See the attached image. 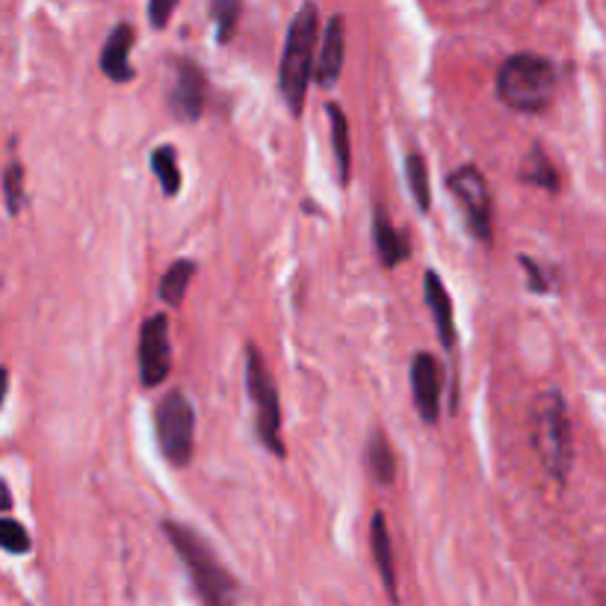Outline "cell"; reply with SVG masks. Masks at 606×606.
<instances>
[{"mask_svg": "<svg viewBox=\"0 0 606 606\" xmlns=\"http://www.w3.org/2000/svg\"><path fill=\"white\" fill-rule=\"evenodd\" d=\"M530 432L547 473L560 482L568 480L571 464H574V441H571L568 408L560 390H547L542 397H535L530 411Z\"/></svg>", "mask_w": 606, "mask_h": 606, "instance_id": "6da1fadb", "label": "cell"}, {"mask_svg": "<svg viewBox=\"0 0 606 606\" xmlns=\"http://www.w3.org/2000/svg\"><path fill=\"white\" fill-rule=\"evenodd\" d=\"M317 7L309 3L296 12V19L288 30L284 56H281L279 90L281 98L288 101L293 116L305 109V92H309L311 72H314V48H317Z\"/></svg>", "mask_w": 606, "mask_h": 606, "instance_id": "7a4b0ae2", "label": "cell"}, {"mask_svg": "<svg viewBox=\"0 0 606 606\" xmlns=\"http://www.w3.org/2000/svg\"><path fill=\"white\" fill-rule=\"evenodd\" d=\"M556 92V69L551 60L535 54H515L500 65L498 95L518 113H542L551 107Z\"/></svg>", "mask_w": 606, "mask_h": 606, "instance_id": "3957f363", "label": "cell"}, {"mask_svg": "<svg viewBox=\"0 0 606 606\" xmlns=\"http://www.w3.org/2000/svg\"><path fill=\"white\" fill-rule=\"evenodd\" d=\"M166 533L173 539L175 551L184 560V565L190 568V577L199 588L201 600L208 606H234L237 600V586L231 574L222 568V562L213 556V551L208 547L205 539L187 530L184 524H166Z\"/></svg>", "mask_w": 606, "mask_h": 606, "instance_id": "277c9868", "label": "cell"}, {"mask_svg": "<svg viewBox=\"0 0 606 606\" xmlns=\"http://www.w3.org/2000/svg\"><path fill=\"white\" fill-rule=\"evenodd\" d=\"M245 382H249V394L254 399V424H258V438L272 456H284V441H281V408L279 390L272 385L270 370L263 364L261 353L249 346L245 355Z\"/></svg>", "mask_w": 606, "mask_h": 606, "instance_id": "5b68a950", "label": "cell"}, {"mask_svg": "<svg viewBox=\"0 0 606 606\" xmlns=\"http://www.w3.org/2000/svg\"><path fill=\"white\" fill-rule=\"evenodd\" d=\"M157 438L160 450L175 468L190 464L192 443H196V415H192L190 399L173 390L157 408Z\"/></svg>", "mask_w": 606, "mask_h": 606, "instance_id": "8992f818", "label": "cell"}, {"mask_svg": "<svg viewBox=\"0 0 606 606\" xmlns=\"http://www.w3.org/2000/svg\"><path fill=\"white\" fill-rule=\"evenodd\" d=\"M447 187H450L452 199L459 201V208L468 217V226L482 243H491V231H494V217H491V192L485 184V175L477 166H462L456 173L447 175Z\"/></svg>", "mask_w": 606, "mask_h": 606, "instance_id": "52a82bcc", "label": "cell"}, {"mask_svg": "<svg viewBox=\"0 0 606 606\" xmlns=\"http://www.w3.org/2000/svg\"><path fill=\"white\" fill-rule=\"evenodd\" d=\"M173 370V346H169V320L157 314L143 326L139 335V376L145 388H157Z\"/></svg>", "mask_w": 606, "mask_h": 606, "instance_id": "ba28073f", "label": "cell"}, {"mask_svg": "<svg viewBox=\"0 0 606 606\" xmlns=\"http://www.w3.org/2000/svg\"><path fill=\"white\" fill-rule=\"evenodd\" d=\"M411 394H415L417 415L426 424H438L441 417V370L429 353H417L411 362Z\"/></svg>", "mask_w": 606, "mask_h": 606, "instance_id": "9c48e42d", "label": "cell"}, {"mask_svg": "<svg viewBox=\"0 0 606 606\" xmlns=\"http://www.w3.org/2000/svg\"><path fill=\"white\" fill-rule=\"evenodd\" d=\"M205 74L199 72V65L190 60H178L175 69V86L169 95V107L181 122H196L205 109Z\"/></svg>", "mask_w": 606, "mask_h": 606, "instance_id": "30bf717a", "label": "cell"}, {"mask_svg": "<svg viewBox=\"0 0 606 606\" xmlns=\"http://www.w3.org/2000/svg\"><path fill=\"white\" fill-rule=\"evenodd\" d=\"M130 45H134V28H130L127 21H122V24L109 33L107 42H104V51H101V69H104V74H107L109 81H134L136 72L134 65H130V60H127Z\"/></svg>", "mask_w": 606, "mask_h": 606, "instance_id": "8fae6325", "label": "cell"}, {"mask_svg": "<svg viewBox=\"0 0 606 606\" xmlns=\"http://www.w3.org/2000/svg\"><path fill=\"white\" fill-rule=\"evenodd\" d=\"M344 19L332 15L326 24V36H323V48H320V63H317V83L320 86H335L344 69Z\"/></svg>", "mask_w": 606, "mask_h": 606, "instance_id": "7c38bea8", "label": "cell"}, {"mask_svg": "<svg viewBox=\"0 0 606 606\" xmlns=\"http://www.w3.org/2000/svg\"><path fill=\"white\" fill-rule=\"evenodd\" d=\"M426 305L432 311L435 326H438V337H441V344L450 349L456 344V320H452V299L443 288V281L438 279V272H426Z\"/></svg>", "mask_w": 606, "mask_h": 606, "instance_id": "4fadbf2b", "label": "cell"}, {"mask_svg": "<svg viewBox=\"0 0 606 606\" xmlns=\"http://www.w3.org/2000/svg\"><path fill=\"white\" fill-rule=\"evenodd\" d=\"M370 544H373V560L382 574V583L388 588L390 600H397V568H394V551H390V535L385 515L376 512L370 524Z\"/></svg>", "mask_w": 606, "mask_h": 606, "instance_id": "5bb4252c", "label": "cell"}, {"mask_svg": "<svg viewBox=\"0 0 606 606\" xmlns=\"http://www.w3.org/2000/svg\"><path fill=\"white\" fill-rule=\"evenodd\" d=\"M373 237H376V252H379L385 267H397L408 258V240L390 226L388 217L376 210V222H373Z\"/></svg>", "mask_w": 606, "mask_h": 606, "instance_id": "9a60e30c", "label": "cell"}, {"mask_svg": "<svg viewBox=\"0 0 606 606\" xmlns=\"http://www.w3.org/2000/svg\"><path fill=\"white\" fill-rule=\"evenodd\" d=\"M326 113L332 116V139H335V160H337V178L341 184H349L353 175V148H349V118L344 116V109L337 104H328Z\"/></svg>", "mask_w": 606, "mask_h": 606, "instance_id": "2e32d148", "label": "cell"}, {"mask_svg": "<svg viewBox=\"0 0 606 606\" xmlns=\"http://www.w3.org/2000/svg\"><path fill=\"white\" fill-rule=\"evenodd\" d=\"M521 178H524L526 184H535V187H542V190L547 192L560 190V175H556V169H553V164L547 160V155H544V148L539 143L533 145V152H530V157L524 160Z\"/></svg>", "mask_w": 606, "mask_h": 606, "instance_id": "e0dca14e", "label": "cell"}, {"mask_svg": "<svg viewBox=\"0 0 606 606\" xmlns=\"http://www.w3.org/2000/svg\"><path fill=\"white\" fill-rule=\"evenodd\" d=\"M192 275H196V263L192 261H175L166 275L160 279V296H164L166 305H181L184 296H187V288H190Z\"/></svg>", "mask_w": 606, "mask_h": 606, "instance_id": "ac0fdd59", "label": "cell"}, {"mask_svg": "<svg viewBox=\"0 0 606 606\" xmlns=\"http://www.w3.org/2000/svg\"><path fill=\"white\" fill-rule=\"evenodd\" d=\"M406 178L408 187H411V196H415V205L426 213L429 205H432V196H429V169H426L424 155L411 152L406 157Z\"/></svg>", "mask_w": 606, "mask_h": 606, "instance_id": "d6986e66", "label": "cell"}, {"mask_svg": "<svg viewBox=\"0 0 606 606\" xmlns=\"http://www.w3.org/2000/svg\"><path fill=\"white\" fill-rule=\"evenodd\" d=\"M152 166H155V175L160 187L166 190V196H175V192L181 190V169H178V155H175V148L164 145V148H157L155 155H152Z\"/></svg>", "mask_w": 606, "mask_h": 606, "instance_id": "ffe728a7", "label": "cell"}, {"mask_svg": "<svg viewBox=\"0 0 606 606\" xmlns=\"http://www.w3.org/2000/svg\"><path fill=\"white\" fill-rule=\"evenodd\" d=\"M367 462H370L373 477H376L382 485H388V482L394 480L397 462H394V452H390L388 441H385L379 432L370 438V447H367Z\"/></svg>", "mask_w": 606, "mask_h": 606, "instance_id": "44dd1931", "label": "cell"}, {"mask_svg": "<svg viewBox=\"0 0 606 606\" xmlns=\"http://www.w3.org/2000/svg\"><path fill=\"white\" fill-rule=\"evenodd\" d=\"M0 547L10 553H28L30 551V535L19 521L10 518H0Z\"/></svg>", "mask_w": 606, "mask_h": 606, "instance_id": "7402d4cb", "label": "cell"}, {"mask_svg": "<svg viewBox=\"0 0 606 606\" xmlns=\"http://www.w3.org/2000/svg\"><path fill=\"white\" fill-rule=\"evenodd\" d=\"M210 15L217 19V39L219 42H228V39L234 36L237 28V15H240V3H231V0H217L213 7H210Z\"/></svg>", "mask_w": 606, "mask_h": 606, "instance_id": "603a6c76", "label": "cell"}, {"mask_svg": "<svg viewBox=\"0 0 606 606\" xmlns=\"http://www.w3.org/2000/svg\"><path fill=\"white\" fill-rule=\"evenodd\" d=\"M3 196H7L10 213H19L21 199H24V169L19 164H10L3 173Z\"/></svg>", "mask_w": 606, "mask_h": 606, "instance_id": "cb8c5ba5", "label": "cell"}, {"mask_svg": "<svg viewBox=\"0 0 606 606\" xmlns=\"http://www.w3.org/2000/svg\"><path fill=\"white\" fill-rule=\"evenodd\" d=\"M175 7H178V0H155V3L148 7V19H152L155 28H166V21H169V15L175 12Z\"/></svg>", "mask_w": 606, "mask_h": 606, "instance_id": "d4e9b609", "label": "cell"}, {"mask_svg": "<svg viewBox=\"0 0 606 606\" xmlns=\"http://www.w3.org/2000/svg\"><path fill=\"white\" fill-rule=\"evenodd\" d=\"M521 263H524V270L530 272V288L544 293V290H547V279H544V272L539 270V263H535L533 258H521Z\"/></svg>", "mask_w": 606, "mask_h": 606, "instance_id": "484cf974", "label": "cell"}, {"mask_svg": "<svg viewBox=\"0 0 606 606\" xmlns=\"http://www.w3.org/2000/svg\"><path fill=\"white\" fill-rule=\"evenodd\" d=\"M10 506H12V494L10 489H7V482L0 480V512H7Z\"/></svg>", "mask_w": 606, "mask_h": 606, "instance_id": "4316f807", "label": "cell"}, {"mask_svg": "<svg viewBox=\"0 0 606 606\" xmlns=\"http://www.w3.org/2000/svg\"><path fill=\"white\" fill-rule=\"evenodd\" d=\"M7 390H10V373H7V367H0V406H3Z\"/></svg>", "mask_w": 606, "mask_h": 606, "instance_id": "83f0119b", "label": "cell"}]
</instances>
